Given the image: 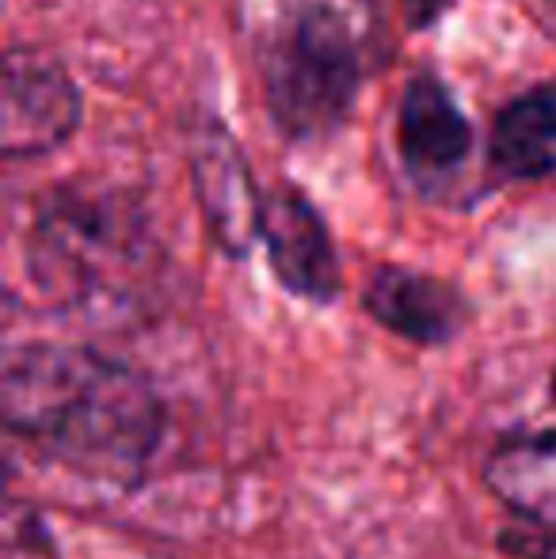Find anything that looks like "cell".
Returning a JSON list of instances; mask_svg holds the SVG:
<instances>
[{
	"mask_svg": "<svg viewBox=\"0 0 556 559\" xmlns=\"http://www.w3.org/2000/svg\"><path fill=\"white\" fill-rule=\"evenodd\" d=\"M0 412L12 435L66 468L111 484L145 476L164 435V407L134 366L92 346L27 343L8 354Z\"/></svg>",
	"mask_w": 556,
	"mask_h": 559,
	"instance_id": "6da1fadb",
	"label": "cell"
},
{
	"mask_svg": "<svg viewBox=\"0 0 556 559\" xmlns=\"http://www.w3.org/2000/svg\"><path fill=\"white\" fill-rule=\"evenodd\" d=\"M27 271L61 309L122 305L149 271V236L122 202L69 191L38 214Z\"/></svg>",
	"mask_w": 556,
	"mask_h": 559,
	"instance_id": "7a4b0ae2",
	"label": "cell"
},
{
	"mask_svg": "<svg viewBox=\"0 0 556 559\" xmlns=\"http://www.w3.org/2000/svg\"><path fill=\"white\" fill-rule=\"evenodd\" d=\"M363 81V50L297 15L294 31L268 61L271 111L289 138H320L335 130L355 104Z\"/></svg>",
	"mask_w": 556,
	"mask_h": 559,
	"instance_id": "3957f363",
	"label": "cell"
},
{
	"mask_svg": "<svg viewBox=\"0 0 556 559\" xmlns=\"http://www.w3.org/2000/svg\"><path fill=\"white\" fill-rule=\"evenodd\" d=\"M81 126V92L58 61L35 50H8L0 92V148L8 160L46 156Z\"/></svg>",
	"mask_w": 556,
	"mask_h": 559,
	"instance_id": "277c9868",
	"label": "cell"
},
{
	"mask_svg": "<svg viewBox=\"0 0 556 559\" xmlns=\"http://www.w3.org/2000/svg\"><path fill=\"white\" fill-rule=\"evenodd\" d=\"M191 176L214 243L233 259L248 255L263 236V199L256 191L245 148L217 118H206L194 130Z\"/></svg>",
	"mask_w": 556,
	"mask_h": 559,
	"instance_id": "5b68a950",
	"label": "cell"
},
{
	"mask_svg": "<svg viewBox=\"0 0 556 559\" xmlns=\"http://www.w3.org/2000/svg\"><path fill=\"white\" fill-rule=\"evenodd\" d=\"M263 243H268L271 271L294 297L328 305L340 297V259H335L328 225L317 206L294 187H279L263 199Z\"/></svg>",
	"mask_w": 556,
	"mask_h": 559,
	"instance_id": "8992f818",
	"label": "cell"
},
{
	"mask_svg": "<svg viewBox=\"0 0 556 559\" xmlns=\"http://www.w3.org/2000/svg\"><path fill=\"white\" fill-rule=\"evenodd\" d=\"M363 305L381 328L416 346H442L469 320V305L446 282L409 266H381L363 294Z\"/></svg>",
	"mask_w": 556,
	"mask_h": 559,
	"instance_id": "52a82bcc",
	"label": "cell"
},
{
	"mask_svg": "<svg viewBox=\"0 0 556 559\" xmlns=\"http://www.w3.org/2000/svg\"><path fill=\"white\" fill-rule=\"evenodd\" d=\"M473 148V126L438 76L423 73L401 104V153L416 176H446Z\"/></svg>",
	"mask_w": 556,
	"mask_h": 559,
	"instance_id": "ba28073f",
	"label": "cell"
},
{
	"mask_svg": "<svg viewBox=\"0 0 556 559\" xmlns=\"http://www.w3.org/2000/svg\"><path fill=\"white\" fill-rule=\"evenodd\" d=\"M484 484L527 525L556 530V430L514 435L484 464Z\"/></svg>",
	"mask_w": 556,
	"mask_h": 559,
	"instance_id": "9c48e42d",
	"label": "cell"
},
{
	"mask_svg": "<svg viewBox=\"0 0 556 559\" xmlns=\"http://www.w3.org/2000/svg\"><path fill=\"white\" fill-rule=\"evenodd\" d=\"M492 160L511 179L556 171V88H534L507 104L492 130Z\"/></svg>",
	"mask_w": 556,
	"mask_h": 559,
	"instance_id": "30bf717a",
	"label": "cell"
},
{
	"mask_svg": "<svg viewBox=\"0 0 556 559\" xmlns=\"http://www.w3.org/2000/svg\"><path fill=\"white\" fill-rule=\"evenodd\" d=\"M0 537H4L0 559H58L46 522L31 507H23V502H8Z\"/></svg>",
	"mask_w": 556,
	"mask_h": 559,
	"instance_id": "8fae6325",
	"label": "cell"
},
{
	"mask_svg": "<svg viewBox=\"0 0 556 559\" xmlns=\"http://www.w3.org/2000/svg\"><path fill=\"white\" fill-rule=\"evenodd\" d=\"M301 12L317 15L320 23L366 46L374 35V20H378V0H305Z\"/></svg>",
	"mask_w": 556,
	"mask_h": 559,
	"instance_id": "7c38bea8",
	"label": "cell"
},
{
	"mask_svg": "<svg viewBox=\"0 0 556 559\" xmlns=\"http://www.w3.org/2000/svg\"><path fill=\"white\" fill-rule=\"evenodd\" d=\"M504 552L511 559H556V530H545V525L507 530Z\"/></svg>",
	"mask_w": 556,
	"mask_h": 559,
	"instance_id": "4fadbf2b",
	"label": "cell"
},
{
	"mask_svg": "<svg viewBox=\"0 0 556 559\" xmlns=\"http://www.w3.org/2000/svg\"><path fill=\"white\" fill-rule=\"evenodd\" d=\"M404 8V20H409V27H430V23H438L446 12L453 8V0H401Z\"/></svg>",
	"mask_w": 556,
	"mask_h": 559,
	"instance_id": "5bb4252c",
	"label": "cell"
},
{
	"mask_svg": "<svg viewBox=\"0 0 556 559\" xmlns=\"http://www.w3.org/2000/svg\"><path fill=\"white\" fill-rule=\"evenodd\" d=\"M553 396H556V373H553Z\"/></svg>",
	"mask_w": 556,
	"mask_h": 559,
	"instance_id": "9a60e30c",
	"label": "cell"
}]
</instances>
